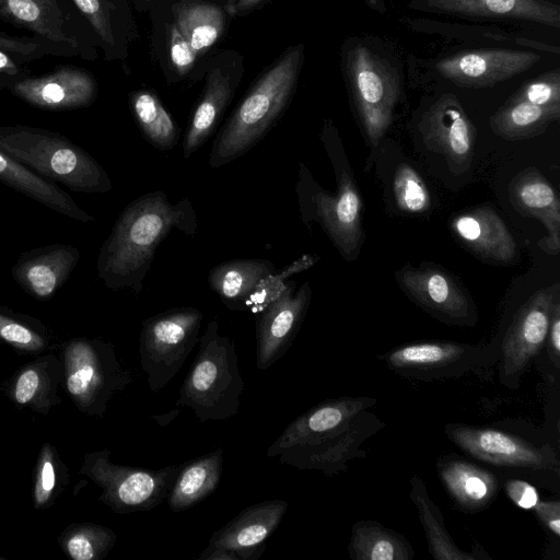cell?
<instances>
[{
  "label": "cell",
  "mask_w": 560,
  "mask_h": 560,
  "mask_svg": "<svg viewBox=\"0 0 560 560\" xmlns=\"http://www.w3.org/2000/svg\"><path fill=\"white\" fill-rule=\"evenodd\" d=\"M375 404L370 397L324 400L292 420L266 454L301 470L338 474L365 454L361 444L384 425L368 411Z\"/></svg>",
  "instance_id": "1"
},
{
  "label": "cell",
  "mask_w": 560,
  "mask_h": 560,
  "mask_svg": "<svg viewBox=\"0 0 560 560\" xmlns=\"http://www.w3.org/2000/svg\"><path fill=\"white\" fill-rule=\"evenodd\" d=\"M173 229L186 235L197 233V213L187 198L173 203L158 190L131 201L101 247L98 279L108 289L140 293L158 247Z\"/></svg>",
  "instance_id": "2"
},
{
  "label": "cell",
  "mask_w": 560,
  "mask_h": 560,
  "mask_svg": "<svg viewBox=\"0 0 560 560\" xmlns=\"http://www.w3.org/2000/svg\"><path fill=\"white\" fill-rule=\"evenodd\" d=\"M302 57V46L292 48L242 101L212 143L211 167H220L244 155L272 128L293 93Z\"/></svg>",
  "instance_id": "3"
},
{
  "label": "cell",
  "mask_w": 560,
  "mask_h": 560,
  "mask_svg": "<svg viewBox=\"0 0 560 560\" xmlns=\"http://www.w3.org/2000/svg\"><path fill=\"white\" fill-rule=\"evenodd\" d=\"M0 150L37 175L71 190L95 194L112 189L104 167L60 133L23 125L0 126Z\"/></svg>",
  "instance_id": "4"
},
{
  "label": "cell",
  "mask_w": 560,
  "mask_h": 560,
  "mask_svg": "<svg viewBox=\"0 0 560 560\" xmlns=\"http://www.w3.org/2000/svg\"><path fill=\"white\" fill-rule=\"evenodd\" d=\"M198 342L177 405L189 407L201 422L229 420L238 412L244 389L235 345L219 334L217 319L209 322Z\"/></svg>",
  "instance_id": "5"
},
{
  "label": "cell",
  "mask_w": 560,
  "mask_h": 560,
  "mask_svg": "<svg viewBox=\"0 0 560 560\" xmlns=\"http://www.w3.org/2000/svg\"><path fill=\"white\" fill-rule=\"evenodd\" d=\"M63 387L83 415L102 418L115 394L132 382L113 345L100 338L74 337L60 346Z\"/></svg>",
  "instance_id": "6"
},
{
  "label": "cell",
  "mask_w": 560,
  "mask_h": 560,
  "mask_svg": "<svg viewBox=\"0 0 560 560\" xmlns=\"http://www.w3.org/2000/svg\"><path fill=\"white\" fill-rule=\"evenodd\" d=\"M183 464L160 469L131 467L110 460L107 448L86 453L79 469L102 489L98 501L117 514L151 511L167 499Z\"/></svg>",
  "instance_id": "7"
},
{
  "label": "cell",
  "mask_w": 560,
  "mask_h": 560,
  "mask_svg": "<svg viewBox=\"0 0 560 560\" xmlns=\"http://www.w3.org/2000/svg\"><path fill=\"white\" fill-rule=\"evenodd\" d=\"M202 313L190 306L174 307L143 319L139 340L140 364L153 393L179 372L199 341Z\"/></svg>",
  "instance_id": "8"
},
{
  "label": "cell",
  "mask_w": 560,
  "mask_h": 560,
  "mask_svg": "<svg viewBox=\"0 0 560 560\" xmlns=\"http://www.w3.org/2000/svg\"><path fill=\"white\" fill-rule=\"evenodd\" d=\"M296 192L303 220H316L346 259H353L361 246L362 202L352 176L338 173L337 191L331 194L315 184L301 165Z\"/></svg>",
  "instance_id": "9"
},
{
  "label": "cell",
  "mask_w": 560,
  "mask_h": 560,
  "mask_svg": "<svg viewBox=\"0 0 560 560\" xmlns=\"http://www.w3.org/2000/svg\"><path fill=\"white\" fill-rule=\"evenodd\" d=\"M347 72L365 135L377 147L393 121L399 96L394 68L368 47L358 45L348 54Z\"/></svg>",
  "instance_id": "10"
},
{
  "label": "cell",
  "mask_w": 560,
  "mask_h": 560,
  "mask_svg": "<svg viewBox=\"0 0 560 560\" xmlns=\"http://www.w3.org/2000/svg\"><path fill=\"white\" fill-rule=\"evenodd\" d=\"M498 359L499 350L451 341L409 343L393 349L384 357L395 373L419 381L458 377L488 369Z\"/></svg>",
  "instance_id": "11"
},
{
  "label": "cell",
  "mask_w": 560,
  "mask_h": 560,
  "mask_svg": "<svg viewBox=\"0 0 560 560\" xmlns=\"http://www.w3.org/2000/svg\"><path fill=\"white\" fill-rule=\"evenodd\" d=\"M558 293L559 284L539 289L514 315L499 346V374L505 386H518L523 373L545 345Z\"/></svg>",
  "instance_id": "12"
},
{
  "label": "cell",
  "mask_w": 560,
  "mask_h": 560,
  "mask_svg": "<svg viewBox=\"0 0 560 560\" xmlns=\"http://www.w3.org/2000/svg\"><path fill=\"white\" fill-rule=\"evenodd\" d=\"M445 434L471 457L491 465L559 471V460L551 447L536 446L500 430L450 423Z\"/></svg>",
  "instance_id": "13"
},
{
  "label": "cell",
  "mask_w": 560,
  "mask_h": 560,
  "mask_svg": "<svg viewBox=\"0 0 560 560\" xmlns=\"http://www.w3.org/2000/svg\"><path fill=\"white\" fill-rule=\"evenodd\" d=\"M0 19L89 57V24L71 0H0Z\"/></svg>",
  "instance_id": "14"
},
{
  "label": "cell",
  "mask_w": 560,
  "mask_h": 560,
  "mask_svg": "<svg viewBox=\"0 0 560 560\" xmlns=\"http://www.w3.org/2000/svg\"><path fill=\"white\" fill-rule=\"evenodd\" d=\"M419 131L425 148L442 154L453 174H463L470 167L476 128L454 94H443L428 108Z\"/></svg>",
  "instance_id": "15"
},
{
  "label": "cell",
  "mask_w": 560,
  "mask_h": 560,
  "mask_svg": "<svg viewBox=\"0 0 560 560\" xmlns=\"http://www.w3.org/2000/svg\"><path fill=\"white\" fill-rule=\"evenodd\" d=\"M312 296L307 282L288 281L282 294L256 314V366L267 370L292 346Z\"/></svg>",
  "instance_id": "16"
},
{
  "label": "cell",
  "mask_w": 560,
  "mask_h": 560,
  "mask_svg": "<svg viewBox=\"0 0 560 560\" xmlns=\"http://www.w3.org/2000/svg\"><path fill=\"white\" fill-rule=\"evenodd\" d=\"M539 59L538 54L527 50L479 49L441 59L435 68L459 86L485 88L525 72Z\"/></svg>",
  "instance_id": "17"
},
{
  "label": "cell",
  "mask_w": 560,
  "mask_h": 560,
  "mask_svg": "<svg viewBox=\"0 0 560 560\" xmlns=\"http://www.w3.org/2000/svg\"><path fill=\"white\" fill-rule=\"evenodd\" d=\"M9 91L34 107L60 112L91 105L96 97L97 86L85 69L62 66L43 75H27Z\"/></svg>",
  "instance_id": "18"
},
{
  "label": "cell",
  "mask_w": 560,
  "mask_h": 560,
  "mask_svg": "<svg viewBox=\"0 0 560 560\" xmlns=\"http://www.w3.org/2000/svg\"><path fill=\"white\" fill-rule=\"evenodd\" d=\"M400 287L422 307L458 324L471 325L476 311L469 298L445 271L433 266L405 267L397 273Z\"/></svg>",
  "instance_id": "19"
},
{
  "label": "cell",
  "mask_w": 560,
  "mask_h": 560,
  "mask_svg": "<svg viewBox=\"0 0 560 560\" xmlns=\"http://www.w3.org/2000/svg\"><path fill=\"white\" fill-rule=\"evenodd\" d=\"M80 250L67 244H51L23 252L11 269L16 284L38 301L51 299L70 278Z\"/></svg>",
  "instance_id": "20"
},
{
  "label": "cell",
  "mask_w": 560,
  "mask_h": 560,
  "mask_svg": "<svg viewBox=\"0 0 560 560\" xmlns=\"http://www.w3.org/2000/svg\"><path fill=\"white\" fill-rule=\"evenodd\" d=\"M288 506V502L282 499L266 500L247 506L215 530L208 546L233 550L241 560L258 559L265 549V541L279 526Z\"/></svg>",
  "instance_id": "21"
},
{
  "label": "cell",
  "mask_w": 560,
  "mask_h": 560,
  "mask_svg": "<svg viewBox=\"0 0 560 560\" xmlns=\"http://www.w3.org/2000/svg\"><path fill=\"white\" fill-rule=\"evenodd\" d=\"M63 384L60 355L51 352L20 366L5 382V396L19 408L47 415L61 402L59 388Z\"/></svg>",
  "instance_id": "22"
},
{
  "label": "cell",
  "mask_w": 560,
  "mask_h": 560,
  "mask_svg": "<svg viewBox=\"0 0 560 560\" xmlns=\"http://www.w3.org/2000/svg\"><path fill=\"white\" fill-rule=\"evenodd\" d=\"M509 199L518 213L545 225L547 234L538 241V246L548 255H558L560 200L553 186L536 168H526L510 182Z\"/></svg>",
  "instance_id": "23"
},
{
  "label": "cell",
  "mask_w": 560,
  "mask_h": 560,
  "mask_svg": "<svg viewBox=\"0 0 560 560\" xmlns=\"http://www.w3.org/2000/svg\"><path fill=\"white\" fill-rule=\"evenodd\" d=\"M451 228L457 238L483 260L513 264L518 259L514 237L490 207H478L454 215Z\"/></svg>",
  "instance_id": "24"
},
{
  "label": "cell",
  "mask_w": 560,
  "mask_h": 560,
  "mask_svg": "<svg viewBox=\"0 0 560 560\" xmlns=\"http://www.w3.org/2000/svg\"><path fill=\"white\" fill-rule=\"evenodd\" d=\"M0 182L40 205L82 223L95 218L81 209L56 183L50 182L0 150Z\"/></svg>",
  "instance_id": "25"
},
{
  "label": "cell",
  "mask_w": 560,
  "mask_h": 560,
  "mask_svg": "<svg viewBox=\"0 0 560 560\" xmlns=\"http://www.w3.org/2000/svg\"><path fill=\"white\" fill-rule=\"evenodd\" d=\"M430 10L467 16L520 19L560 27V7L547 0H427Z\"/></svg>",
  "instance_id": "26"
},
{
  "label": "cell",
  "mask_w": 560,
  "mask_h": 560,
  "mask_svg": "<svg viewBox=\"0 0 560 560\" xmlns=\"http://www.w3.org/2000/svg\"><path fill=\"white\" fill-rule=\"evenodd\" d=\"M447 492L463 510L479 512L494 500L499 481L489 470L460 458H445L438 464Z\"/></svg>",
  "instance_id": "27"
},
{
  "label": "cell",
  "mask_w": 560,
  "mask_h": 560,
  "mask_svg": "<svg viewBox=\"0 0 560 560\" xmlns=\"http://www.w3.org/2000/svg\"><path fill=\"white\" fill-rule=\"evenodd\" d=\"M276 271V266L266 259H233L214 266L208 283L228 308L243 311L259 283Z\"/></svg>",
  "instance_id": "28"
},
{
  "label": "cell",
  "mask_w": 560,
  "mask_h": 560,
  "mask_svg": "<svg viewBox=\"0 0 560 560\" xmlns=\"http://www.w3.org/2000/svg\"><path fill=\"white\" fill-rule=\"evenodd\" d=\"M223 450L184 463L167 497L173 512L190 509L215 491L222 476Z\"/></svg>",
  "instance_id": "29"
},
{
  "label": "cell",
  "mask_w": 560,
  "mask_h": 560,
  "mask_svg": "<svg viewBox=\"0 0 560 560\" xmlns=\"http://www.w3.org/2000/svg\"><path fill=\"white\" fill-rule=\"evenodd\" d=\"M232 95L230 79L220 69L208 75L205 93L198 103L183 140V155L188 159L211 136Z\"/></svg>",
  "instance_id": "30"
},
{
  "label": "cell",
  "mask_w": 560,
  "mask_h": 560,
  "mask_svg": "<svg viewBox=\"0 0 560 560\" xmlns=\"http://www.w3.org/2000/svg\"><path fill=\"white\" fill-rule=\"evenodd\" d=\"M560 118V106H541L527 102H505L490 118V128L509 141L529 139L542 133Z\"/></svg>",
  "instance_id": "31"
},
{
  "label": "cell",
  "mask_w": 560,
  "mask_h": 560,
  "mask_svg": "<svg viewBox=\"0 0 560 560\" xmlns=\"http://www.w3.org/2000/svg\"><path fill=\"white\" fill-rule=\"evenodd\" d=\"M349 555L354 560H410L413 549L400 534L372 521L353 525Z\"/></svg>",
  "instance_id": "32"
},
{
  "label": "cell",
  "mask_w": 560,
  "mask_h": 560,
  "mask_svg": "<svg viewBox=\"0 0 560 560\" xmlns=\"http://www.w3.org/2000/svg\"><path fill=\"white\" fill-rule=\"evenodd\" d=\"M410 498L423 525L429 551L436 560H476L478 555L460 550L445 528L443 515L430 499L423 481L413 476L410 479Z\"/></svg>",
  "instance_id": "33"
},
{
  "label": "cell",
  "mask_w": 560,
  "mask_h": 560,
  "mask_svg": "<svg viewBox=\"0 0 560 560\" xmlns=\"http://www.w3.org/2000/svg\"><path fill=\"white\" fill-rule=\"evenodd\" d=\"M0 343L15 352L39 355L56 345L52 332L38 318L0 306Z\"/></svg>",
  "instance_id": "34"
},
{
  "label": "cell",
  "mask_w": 560,
  "mask_h": 560,
  "mask_svg": "<svg viewBox=\"0 0 560 560\" xmlns=\"http://www.w3.org/2000/svg\"><path fill=\"white\" fill-rule=\"evenodd\" d=\"M131 109L145 139L156 149L171 150L178 141L179 130L159 98L147 91L132 95Z\"/></svg>",
  "instance_id": "35"
},
{
  "label": "cell",
  "mask_w": 560,
  "mask_h": 560,
  "mask_svg": "<svg viewBox=\"0 0 560 560\" xmlns=\"http://www.w3.org/2000/svg\"><path fill=\"white\" fill-rule=\"evenodd\" d=\"M224 23V13L217 5L191 3L176 10L175 26L197 52L217 42Z\"/></svg>",
  "instance_id": "36"
},
{
  "label": "cell",
  "mask_w": 560,
  "mask_h": 560,
  "mask_svg": "<svg viewBox=\"0 0 560 560\" xmlns=\"http://www.w3.org/2000/svg\"><path fill=\"white\" fill-rule=\"evenodd\" d=\"M69 469L55 445L44 443L33 470L32 499L36 510L51 506L69 483Z\"/></svg>",
  "instance_id": "37"
},
{
  "label": "cell",
  "mask_w": 560,
  "mask_h": 560,
  "mask_svg": "<svg viewBox=\"0 0 560 560\" xmlns=\"http://www.w3.org/2000/svg\"><path fill=\"white\" fill-rule=\"evenodd\" d=\"M117 535L94 523H73L58 536V545L72 560H102L114 547Z\"/></svg>",
  "instance_id": "38"
},
{
  "label": "cell",
  "mask_w": 560,
  "mask_h": 560,
  "mask_svg": "<svg viewBox=\"0 0 560 560\" xmlns=\"http://www.w3.org/2000/svg\"><path fill=\"white\" fill-rule=\"evenodd\" d=\"M393 190L398 209L405 213H423L431 206L427 185L417 171L406 163H400L396 168Z\"/></svg>",
  "instance_id": "39"
},
{
  "label": "cell",
  "mask_w": 560,
  "mask_h": 560,
  "mask_svg": "<svg viewBox=\"0 0 560 560\" xmlns=\"http://www.w3.org/2000/svg\"><path fill=\"white\" fill-rule=\"evenodd\" d=\"M0 50L12 54L26 62L46 56H79L74 48L37 35L13 36L0 33Z\"/></svg>",
  "instance_id": "40"
},
{
  "label": "cell",
  "mask_w": 560,
  "mask_h": 560,
  "mask_svg": "<svg viewBox=\"0 0 560 560\" xmlns=\"http://www.w3.org/2000/svg\"><path fill=\"white\" fill-rule=\"evenodd\" d=\"M319 259L316 255L305 254L288 265L281 271L266 277L248 301L247 310L258 314L278 299L287 287V278L312 267Z\"/></svg>",
  "instance_id": "41"
},
{
  "label": "cell",
  "mask_w": 560,
  "mask_h": 560,
  "mask_svg": "<svg viewBox=\"0 0 560 560\" xmlns=\"http://www.w3.org/2000/svg\"><path fill=\"white\" fill-rule=\"evenodd\" d=\"M508 102L560 106V71L555 69L525 82Z\"/></svg>",
  "instance_id": "42"
},
{
  "label": "cell",
  "mask_w": 560,
  "mask_h": 560,
  "mask_svg": "<svg viewBox=\"0 0 560 560\" xmlns=\"http://www.w3.org/2000/svg\"><path fill=\"white\" fill-rule=\"evenodd\" d=\"M103 46L116 44L110 4L106 0H71Z\"/></svg>",
  "instance_id": "43"
},
{
  "label": "cell",
  "mask_w": 560,
  "mask_h": 560,
  "mask_svg": "<svg viewBox=\"0 0 560 560\" xmlns=\"http://www.w3.org/2000/svg\"><path fill=\"white\" fill-rule=\"evenodd\" d=\"M170 51L172 63L180 75L190 70L198 54L175 25L172 27Z\"/></svg>",
  "instance_id": "44"
},
{
  "label": "cell",
  "mask_w": 560,
  "mask_h": 560,
  "mask_svg": "<svg viewBox=\"0 0 560 560\" xmlns=\"http://www.w3.org/2000/svg\"><path fill=\"white\" fill-rule=\"evenodd\" d=\"M27 62L7 51L0 50V89H10L14 83L30 75Z\"/></svg>",
  "instance_id": "45"
},
{
  "label": "cell",
  "mask_w": 560,
  "mask_h": 560,
  "mask_svg": "<svg viewBox=\"0 0 560 560\" xmlns=\"http://www.w3.org/2000/svg\"><path fill=\"white\" fill-rule=\"evenodd\" d=\"M504 489L510 500L521 509L530 510L538 502L539 497L535 487L520 479H509Z\"/></svg>",
  "instance_id": "46"
},
{
  "label": "cell",
  "mask_w": 560,
  "mask_h": 560,
  "mask_svg": "<svg viewBox=\"0 0 560 560\" xmlns=\"http://www.w3.org/2000/svg\"><path fill=\"white\" fill-rule=\"evenodd\" d=\"M541 524L555 536H560V503L558 500L540 501L533 508Z\"/></svg>",
  "instance_id": "47"
},
{
  "label": "cell",
  "mask_w": 560,
  "mask_h": 560,
  "mask_svg": "<svg viewBox=\"0 0 560 560\" xmlns=\"http://www.w3.org/2000/svg\"><path fill=\"white\" fill-rule=\"evenodd\" d=\"M546 341L548 342V353L551 358V361L555 363L557 368H559L560 362V302L559 300L556 302L552 315L549 324V329L547 334Z\"/></svg>",
  "instance_id": "48"
},
{
  "label": "cell",
  "mask_w": 560,
  "mask_h": 560,
  "mask_svg": "<svg viewBox=\"0 0 560 560\" xmlns=\"http://www.w3.org/2000/svg\"><path fill=\"white\" fill-rule=\"evenodd\" d=\"M262 0H232L228 3V11L231 14L244 12Z\"/></svg>",
  "instance_id": "49"
},
{
  "label": "cell",
  "mask_w": 560,
  "mask_h": 560,
  "mask_svg": "<svg viewBox=\"0 0 560 560\" xmlns=\"http://www.w3.org/2000/svg\"><path fill=\"white\" fill-rule=\"evenodd\" d=\"M0 203H1V201H0Z\"/></svg>",
  "instance_id": "50"
}]
</instances>
